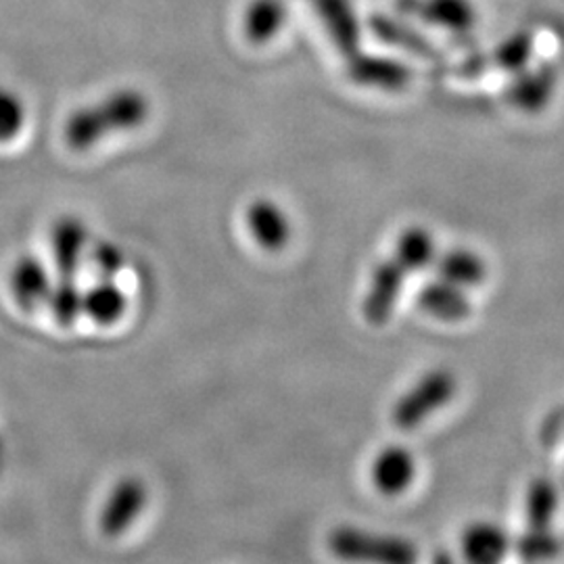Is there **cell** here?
<instances>
[{
  "label": "cell",
  "instance_id": "7402d4cb",
  "mask_svg": "<svg viewBox=\"0 0 564 564\" xmlns=\"http://www.w3.org/2000/svg\"><path fill=\"white\" fill-rule=\"evenodd\" d=\"M46 303L51 307L53 318L61 326L76 323L84 314V293L78 289L74 279H61L57 284H53V291H51Z\"/></svg>",
  "mask_w": 564,
  "mask_h": 564
},
{
  "label": "cell",
  "instance_id": "d6986e66",
  "mask_svg": "<svg viewBox=\"0 0 564 564\" xmlns=\"http://www.w3.org/2000/svg\"><path fill=\"white\" fill-rule=\"evenodd\" d=\"M435 258H437L435 239L431 230H426L424 226L405 228L395 241L393 260L400 263L408 274L429 268L431 263H435Z\"/></svg>",
  "mask_w": 564,
  "mask_h": 564
},
{
  "label": "cell",
  "instance_id": "ac0fdd59",
  "mask_svg": "<svg viewBox=\"0 0 564 564\" xmlns=\"http://www.w3.org/2000/svg\"><path fill=\"white\" fill-rule=\"evenodd\" d=\"M128 300L113 279H102L84 291V314L102 326L116 324L126 314Z\"/></svg>",
  "mask_w": 564,
  "mask_h": 564
},
{
  "label": "cell",
  "instance_id": "cb8c5ba5",
  "mask_svg": "<svg viewBox=\"0 0 564 564\" xmlns=\"http://www.w3.org/2000/svg\"><path fill=\"white\" fill-rule=\"evenodd\" d=\"M90 260L97 268V272L101 274V279H113L120 274L126 263V256L116 242L99 241L95 242L90 249Z\"/></svg>",
  "mask_w": 564,
  "mask_h": 564
},
{
  "label": "cell",
  "instance_id": "277c9868",
  "mask_svg": "<svg viewBox=\"0 0 564 564\" xmlns=\"http://www.w3.org/2000/svg\"><path fill=\"white\" fill-rule=\"evenodd\" d=\"M558 86V72L550 63L527 65L512 74L506 86V101L523 113H542L552 102Z\"/></svg>",
  "mask_w": 564,
  "mask_h": 564
},
{
  "label": "cell",
  "instance_id": "8992f818",
  "mask_svg": "<svg viewBox=\"0 0 564 564\" xmlns=\"http://www.w3.org/2000/svg\"><path fill=\"white\" fill-rule=\"evenodd\" d=\"M149 502V489L139 477H126L111 489L102 505L99 529L107 538H120L139 519Z\"/></svg>",
  "mask_w": 564,
  "mask_h": 564
},
{
  "label": "cell",
  "instance_id": "30bf717a",
  "mask_svg": "<svg viewBox=\"0 0 564 564\" xmlns=\"http://www.w3.org/2000/svg\"><path fill=\"white\" fill-rule=\"evenodd\" d=\"M245 223H247L251 237L265 251H281L289 245L291 235H293L286 212L279 203L265 199V197H260L247 205Z\"/></svg>",
  "mask_w": 564,
  "mask_h": 564
},
{
  "label": "cell",
  "instance_id": "5b68a950",
  "mask_svg": "<svg viewBox=\"0 0 564 564\" xmlns=\"http://www.w3.org/2000/svg\"><path fill=\"white\" fill-rule=\"evenodd\" d=\"M345 72L358 86L387 93L403 90L412 80V69L403 61L366 53L364 48L345 59Z\"/></svg>",
  "mask_w": 564,
  "mask_h": 564
},
{
  "label": "cell",
  "instance_id": "ffe728a7",
  "mask_svg": "<svg viewBox=\"0 0 564 564\" xmlns=\"http://www.w3.org/2000/svg\"><path fill=\"white\" fill-rule=\"evenodd\" d=\"M370 30H372V34H375L379 41H383L384 44L398 46V48L416 53V55H431V53H433L431 44L424 39L423 34H419L412 25L395 20V18L375 15V18L370 20Z\"/></svg>",
  "mask_w": 564,
  "mask_h": 564
},
{
  "label": "cell",
  "instance_id": "44dd1931",
  "mask_svg": "<svg viewBox=\"0 0 564 564\" xmlns=\"http://www.w3.org/2000/svg\"><path fill=\"white\" fill-rule=\"evenodd\" d=\"M535 55V36L531 30H519L512 32L508 39L500 42L494 51L491 61L496 63V67H500L506 74H517L524 69L527 65H531Z\"/></svg>",
  "mask_w": 564,
  "mask_h": 564
},
{
  "label": "cell",
  "instance_id": "e0dca14e",
  "mask_svg": "<svg viewBox=\"0 0 564 564\" xmlns=\"http://www.w3.org/2000/svg\"><path fill=\"white\" fill-rule=\"evenodd\" d=\"M435 265L442 281L452 282L464 291L484 284L487 279V263L484 262V258L464 247L449 249L442 256H437Z\"/></svg>",
  "mask_w": 564,
  "mask_h": 564
},
{
  "label": "cell",
  "instance_id": "5bb4252c",
  "mask_svg": "<svg viewBox=\"0 0 564 564\" xmlns=\"http://www.w3.org/2000/svg\"><path fill=\"white\" fill-rule=\"evenodd\" d=\"M463 558L466 564H502L508 554V538L500 524H468L463 533Z\"/></svg>",
  "mask_w": 564,
  "mask_h": 564
},
{
  "label": "cell",
  "instance_id": "8fae6325",
  "mask_svg": "<svg viewBox=\"0 0 564 564\" xmlns=\"http://www.w3.org/2000/svg\"><path fill=\"white\" fill-rule=\"evenodd\" d=\"M88 245L86 224L76 216H61L51 226V251L61 279H76L82 256Z\"/></svg>",
  "mask_w": 564,
  "mask_h": 564
},
{
  "label": "cell",
  "instance_id": "6da1fadb",
  "mask_svg": "<svg viewBox=\"0 0 564 564\" xmlns=\"http://www.w3.org/2000/svg\"><path fill=\"white\" fill-rule=\"evenodd\" d=\"M151 116L149 97L139 88H118L97 102L74 111L63 126V141L72 151H88L102 139L141 128Z\"/></svg>",
  "mask_w": 564,
  "mask_h": 564
},
{
  "label": "cell",
  "instance_id": "9c48e42d",
  "mask_svg": "<svg viewBox=\"0 0 564 564\" xmlns=\"http://www.w3.org/2000/svg\"><path fill=\"white\" fill-rule=\"evenodd\" d=\"M405 274L408 272L393 258L384 260L375 268L362 303L364 316L368 323L379 326L391 318L398 300L402 295Z\"/></svg>",
  "mask_w": 564,
  "mask_h": 564
},
{
  "label": "cell",
  "instance_id": "603a6c76",
  "mask_svg": "<svg viewBox=\"0 0 564 564\" xmlns=\"http://www.w3.org/2000/svg\"><path fill=\"white\" fill-rule=\"evenodd\" d=\"M25 105L11 88L0 86V144L15 141L25 126Z\"/></svg>",
  "mask_w": 564,
  "mask_h": 564
},
{
  "label": "cell",
  "instance_id": "52a82bcc",
  "mask_svg": "<svg viewBox=\"0 0 564 564\" xmlns=\"http://www.w3.org/2000/svg\"><path fill=\"white\" fill-rule=\"evenodd\" d=\"M312 7L343 59L362 48V21L354 0H312Z\"/></svg>",
  "mask_w": 564,
  "mask_h": 564
},
{
  "label": "cell",
  "instance_id": "7c38bea8",
  "mask_svg": "<svg viewBox=\"0 0 564 564\" xmlns=\"http://www.w3.org/2000/svg\"><path fill=\"white\" fill-rule=\"evenodd\" d=\"M9 286L18 305L25 312H32L42 303H46L53 291V281H51L48 268L39 258L23 256L11 268Z\"/></svg>",
  "mask_w": 564,
  "mask_h": 564
},
{
  "label": "cell",
  "instance_id": "9a60e30c",
  "mask_svg": "<svg viewBox=\"0 0 564 564\" xmlns=\"http://www.w3.org/2000/svg\"><path fill=\"white\" fill-rule=\"evenodd\" d=\"M419 303L426 314L444 323H458L470 314V300L464 289L442 279L424 284Z\"/></svg>",
  "mask_w": 564,
  "mask_h": 564
},
{
  "label": "cell",
  "instance_id": "3957f363",
  "mask_svg": "<svg viewBox=\"0 0 564 564\" xmlns=\"http://www.w3.org/2000/svg\"><path fill=\"white\" fill-rule=\"evenodd\" d=\"M456 393V379L447 370H431L412 384L393 408V423L402 431H412L440 408H444Z\"/></svg>",
  "mask_w": 564,
  "mask_h": 564
},
{
  "label": "cell",
  "instance_id": "d4e9b609",
  "mask_svg": "<svg viewBox=\"0 0 564 564\" xmlns=\"http://www.w3.org/2000/svg\"><path fill=\"white\" fill-rule=\"evenodd\" d=\"M433 564H452L449 563V558H445V556H437V558H435V563Z\"/></svg>",
  "mask_w": 564,
  "mask_h": 564
},
{
  "label": "cell",
  "instance_id": "7a4b0ae2",
  "mask_svg": "<svg viewBox=\"0 0 564 564\" xmlns=\"http://www.w3.org/2000/svg\"><path fill=\"white\" fill-rule=\"evenodd\" d=\"M328 550L345 563L416 564L419 550L410 540L343 524L328 535Z\"/></svg>",
  "mask_w": 564,
  "mask_h": 564
},
{
  "label": "cell",
  "instance_id": "2e32d148",
  "mask_svg": "<svg viewBox=\"0 0 564 564\" xmlns=\"http://www.w3.org/2000/svg\"><path fill=\"white\" fill-rule=\"evenodd\" d=\"M286 18L284 0H249L242 15L245 36L253 44H265L281 32Z\"/></svg>",
  "mask_w": 564,
  "mask_h": 564
},
{
  "label": "cell",
  "instance_id": "ba28073f",
  "mask_svg": "<svg viewBox=\"0 0 564 564\" xmlns=\"http://www.w3.org/2000/svg\"><path fill=\"white\" fill-rule=\"evenodd\" d=\"M398 9L403 15L444 28L456 36L468 34L477 23L470 0H398Z\"/></svg>",
  "mask_w": 564,
  "mask_h": 564
},
{
  "label": "cell",
  "instance_id": "4fadbf2b",
  "mask_svg": "<svg viewBox=\"0 0 564 564\" xmlns=\"http://www.w3.org/2000/svg\"><path fill=\"white\" fill-rule=\"evenodd\" d=\"M416 479V460L402 445H389L375 458L372 484L383 496H402Z\"/></svg>",
  "mask_w": 564,
  "mask_h": 564
}]
</instances>
